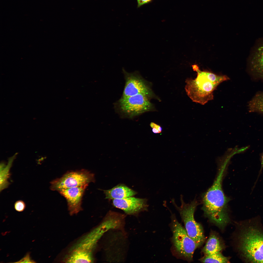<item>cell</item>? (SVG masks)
Returning a JSON list of instances; mask_svg holds the SVG:
<instances>
[{"label":"cell","mask_w":263,"mask_h":263,"mask_svg":"<svg viewBox=\"0 0 263 263\" xmlns=\"http://www.w3.org/2000/svg\"><path fill=\"white\" fill-rule=\"evenodd\" d=\"M252 67L258 74L263 76V45L258 48L252 60Z\"/></svg>","instance_id":"cell-14"},{"label":"cell","mask_w":263,"mask_h":263,"mask_svg":"<svg viewBox=\"0 0 263 263\" xmlns=\"http://www.w3.org/2000/svg\"><path fill=\"white\" fill-rule=\"evenodd\" d=\"M13 160H9L7 165L4 163H1L0 171V191L7 188L10 185L8 180L10 176V169Z\"/></svg>","instance_id":"cell-13"},{"label":"cell","mask_w":263,"mask_h":263,"mask_svg":"<svg viewBox=\"0 0 263 263\" xmlns=\"http://www.w3.org/2000/svg\"><path fill=\"white\" fill-rule=\"evenodd\" d=\"M224 244L218 236L214 233L211 234L202 252L204 255L221 253L224 249Z\"/></svg>","instance_id":"cell-12"},{"label":"cell","mask_w":263,"mask_h":263,"mask_svg":"<svg viewBox=\"0 0 263 263\" xmlns=\"http://www.w3.org/2000/svg\"><path fill=\"white\" fill-rule=\"evenodd\" d=\"M150 98L142 94L122 97L115 103L117 112L122 117L132 118L147 112L154 111Z\"/></svg>","instance_id":"cell-6"},{"label":"cell","mask_w":263,"mask_h":263,"mask_svg":"<svg viewBox=\"0 0 263 263\" xmlns=\"http://www.w3.org/2000/svg\"><path fill=\"white\" fill-rule=\"evenodd\" d=\"M193 70L197 73L194 79L186 80L185 89L192 101L204 105L213 99V92L222 82L230 79L225 75H218L210 72L202 71L196 65L192 66Z\"/></svg>","instance_id":"cell-2"},{"label":"cell","mask_w":263,"mask_h":263,"mask_svg":"<svg viewBox=\"0 0 263 263\" xmlns=\"http://www.w3.org/2000/svg\"><path fill=\"white\" fill-rule=\"evenodd\" d=\"M238 248L243 256L254 263H263V233L250 227L241 231Z\"/></svg>","instance_id":"cell-4"},{"label":"cell","mask_w":263,"mask_h":263,"mask_svg":"<svg viewBox=\"0 0 263 263\" xmlns=\"http://www.w3.org/2000/svg\"><path fill=\"white\" fill-rule=\"evenodd\" d=\"M125 84L122 97H126L139 94L145 95L152 98L153 94L147 82L138 71L131 73L122 70Z\"/></svg>","instance_id":"cell-8"},{"label":"cell","mask_w":263,"mask_h":263,"mask_svg":"<svg viewBox=\"0 0 263 263\" xmlns=\"http://www.w3.org/2000/svg\"><path fill=\"white\" fill-rule=\"evenodd\" d=\"M150 125L152 129V132L154 133H159L161 132L162 129L160 125L152 122L150 123Z\"/></svg>","instance_id":"cell-18"},{"label":"cell","mask_w":263,"mask_h":263,"mask_svg":"<svg viewBox=\"0 0 263 263\" xmlns=\"http://www.w3.org/2000/svg\"><path fill=\"white\" fill-rule=\"evenodd\" d=\"M225 167L223 166L220 169L213 185L204 194L202 198V209L205 216L221 229L230 221L227 208L229 199L225 195L222 186Z\"/></svg>","instance_id":"cell-1"},{"label":"cell","mask_w":263,"mask_h":263,"mask_svg":"<svg viewBox=\"0 0 263 263\" xmlns=\"http://www.w3.org/2000/svg\"><path fill=\"white\" fill-rule=\"evenodd\" d=\"M137 8L151 2L152 0H137Z\"/></svg>","instance_id":"cell-20"},{"label":"cell","mask_w":263,"mask_h":263,"mask_svg":"<svg viewBox=\"0 0 263 263\" xmlns=\"http://www.w3.org/2000/svg\"><path fill=\"white\" fill-rule=\"evenodd\" d=\"M171 213L170 226L172 234L171 238L172 254L177 258L191 262L195 250L200 246L188 236L175 215Z\"/></svg>","instance_id":"cell-3"},{"label":"cell","mask_w":263,"mask_h":263,"mask_svg":"<svg viewBox=\"0 0 263 263\" xmlns=\"http://www.w3.org/2000/svg\"><path fill=\"white\" fill-rule=\"evenodd\" d=\"M147 199L129 197L122 199L113 200L115 207L121 209L129 215L136 214L141 211L147 210Z\"/></svg>","instance_id":"cell-10"},{"label":"cell","mask_w":263,"mask_h":263,"mask_svg":"<svg viewBox=\"0 0 263 263\" xmlns=\"http://www.w3.org/2000/svg\"><path fill=\"white\" fill-rule=\"evenodd\" d=\"M88 185L63 189L58 191L66 199L70 214H76L82 210V200L84 192Z\"/></svg>","instance_id":"cell-9"},{"label":"cell","mask_w":263,"mask_h":263,"mask_svg":"<svg viewBox=\"0 0 263 263\" xmlns=\"http://www.w3.org/2000/svg\"><path fill=\"white\" fill-rule=\"evenodd\" d=\"M180 200L181 204L180 206L177 205L174 198L171 199V202L179 212L188 235L200 246L205 241V237L202 225L194 218L197 203L194 199L190 203H185L182 195H180Z\"/></svg>","instance_id":"cell-5"},{"label":"cell","mask_w":263,"mask_h":263,"mask_svg":"<svg viewBox=\"0 0 263 263\" xmlns=\"http://www.w3.org/2000/svg\"><path fill=\"white\" fill-rule=\"evenodd\" d=\"M15 210L18 212H21L25 209L26 205L25 203L22 200H19L16 201L14 204Z\"/></svg>","instance_id":"cell-17"},{"label":"cell","mask_w":263,"mask_h":263,"mask_svg":"<svg viewBox=\"0 0 263 263\" xmlns=\"http://www.w3.org/2000/svg\"><path fill=\"white\" fill-rule=\"evenodd\" d=\"M105 198L114 199H122L132 197L137 192L123 184L118 185L112 188L104 190Z\"/></svg>","instance_id":"cell-11"},{"label":"cell","mask_w":263,"mask_h":263,"mask_svg":"<svg viewBox=\"0 0 263 263\" xmlns=\"http://www.w3.org/2000/svg\"><path fill=\"white\" fill-rule=\"evenodd\" d=\"M249 105L250 111L263 113V93L256 95Z\"/></svg>","instance_id":"cell-16"},{"label":"cell","mask_w":263,"mask_h":263,"mask_svg":"<svg viewBox=\"0 0 263 263\" xmlns=\"http://www.w3.org/2000/svg\"><path fill=\"white\" fill-rule=\"evenodd\" d=\"M35 262L30 259L29 254L28 253L19 261L15 263H34Z\"/></svg>","instance_id":"cell-19"},{"label":"cell","mask_w":263,"mask_h":263,"mask_svg":"<svg viewBox=\"0 0 263 263\" xmlns=\"http://www.w3.org/2000/svg\"><path fill=\"white\" fill-rule=\"evenodd\" d=\"M261 167L260 172L261 171L263 168V152L262 154L261 157Z\"/></svg>","instance_id":"cell-21"},{"label":"cell","mask_w":263,"mask_h":263,"mask_svg":"<svg viewBox=\"0 0 263 263\" xmlns=\"http://www.w3.org/2000/svg\"><path fill=\"white\" fill-rule=\"evenodd\" d=\"M230 258L224 256L221 253L206 255L199 260L204 263H227L230 262Z\"/></svg>","instance_id":"cell-15"},{"label":"cell","mask_w":263,"mask_h":263,"mask_svg":"<svg viewBox=\"0 0 263 263\" xmlns=\"http://www.w3.org/2000/svg\"><path fill=\"white\" fill-rule=\"evenodd\" d=\"M94 181V174L85 170L68 172L50 182V189L59 191L88 184Z\"/></svg>","instance_id":"cell-7"}]
</instances>
